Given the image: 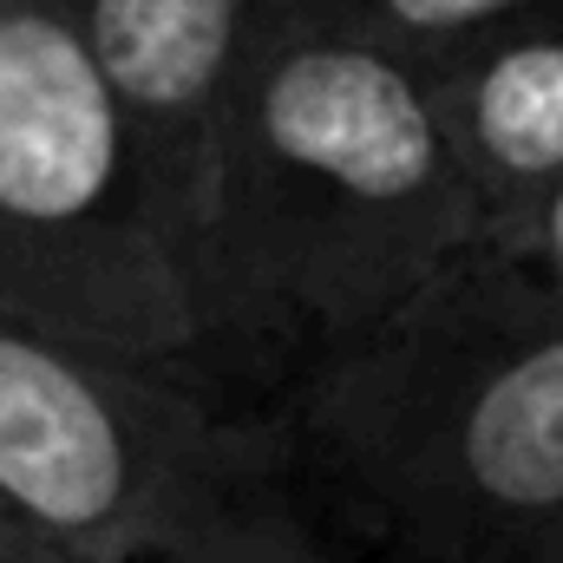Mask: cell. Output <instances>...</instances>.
Instances as JSON below:
<instances>
[{
    "label": "cell",
    "mask_w": 563,
    "mask_h": 563,
    "mask_svg": "<svg viewBox=\"0 0 563 563\" xmlns=\"http://www.w3.org/2000/svg\"><path fill=\"white\" fill-rule=\"evenodd\" d=\"M0 518L59 563H347L282 420L0 321Z\"/></svg>",
    "instance_id": "cell-3"
},
{
    "label": "cell",
    "mask_w": 563,
    "mask_h": 563,
    "mask_svg": "<svg viewBox=\"0 0 563 563\" xmlns=\"http://www.w3.org/2000/svg\"><path fill=\"white\" fill-rule=\"evenodd\" d=\"M465 263L525 301L563 308V177L551 190H538L531 203H518L511 217H498Z\"/></svg>",
    "instance_id": "cell-8"
},
{
    "label": "cell",
    "mask_w": 563,
    "mask_h": 563,
    "mask_svg": "<svg viewBox=\"0 0 563 563\" xmlns=\"http://www.w3.org/2000/svg\"><path fill=\"white\" fill-rule=\"evenodd\" d=\"M485 236L420 59L334 0H276L217 119L190 263L203 367L314 374Z\"/></svg>",
    "instance_id": "cell-1"
},
{
    "label": "cell",
    "mask_w": 563,
    "mask_h": 563,
    "mask_svg": "<svg viewBox=\"0 0 563 563\" xmlns=\"http://www.w3.org/2000/svg\"><path fill=\"white\" fill-rule=\"evenodd\" d=\"M66 7L86 33L92 66L106 73L112 99L132 119L144 177L157 190L164 230L190 282L217 119L276 0H66Z\"/></svg>",
    "instance_id": "cell-5"
},
{
    "label": "cell",
    "mask_w": 563,
    "mask_h": 563,
    "mask_svg": "<svg viewBox=\"0 0 563 563\" xmlns=\"http://www.w3.org/2000/svg\"><path fill=\"white\" fill-rule=\"evenodd\" d=\"M485 230L563 177V0L432 66Z\"/></svg>",
    "instance_id": "cell-6"
},
{
    "label": "cell",
    "mask_w": 563,
    "mask_h": 563,
    "mask_svg": "<svg viewBox=\"0 0 563 563\" xmlns=\"http://www.w3.org/2000/svg\"><path fill=\"white\" fill-rule=\"evenodd\" d=\"M538 563H563V538H558V544H551V551H544Z\"/></svg>",
    "instance_id": "cell-10"
},
{
    "label": "cell",
    "mask_w": 563,
    "mask_h": 563,
    "mask_svg": "<svg viewBox=\"0 0 563 563\" xmlns=\"http://www.w3.org/2000/svg\"><path fill=\"white\" fill-rule=\"evenodd\" d=\"M354 26H367L374 40L400 46L407 59H420L426 73L459 59L465 46L558 7V0H334Z\"/></svg>",
    "instance_id": "cell-7"
},
{
    "label": "cell",
    "mask_w": 563,
    "mask_h": 563,
    "mask_svg": "<svg viewBox=\"0 0 563 563\" xmlns=\"http://www.w3.org/2000/svg\"><path fill=\"white\" fill-rule=\"evenodd\" d=\"M321 518L400 563H538L563 538V308L459 263L288 387Z\"/></svg>",
    "instance_id": "cell-2"
},
{
    "label": "cell",
    "mask_w": 563,
    "mask_h": 563,
    "mask_svg": "<svg viewBox=\"0 0 563 563\" xmlns=\"http://www.w3.org/2000/svg\"><path fill=\"white\" fill-rule=\"evenodd\" d=\"M0 321L144 367H203L132 119L66 0H0Z\"/></svg>",
    "instance_id": "cell-4"
},
{
    "label": "cell",
    "mask_w": 563,
    "mask_h": 563,
    "mask_svg": "<svg viewBox=\"0 0 563 563\" xmlns=\"http://www.w3.org/2000/svg\"><path fill=\"white\" fill-rule=\"evenodd\" d=\"M0 563H59V558H53V551H40L33 538H20V531L0 518Z\"/></svg>",
    "instance_id": "cell-9"
}]
</instances>
